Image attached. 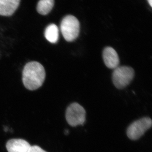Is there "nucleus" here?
Instances as JSON below:
<instances>
[{"label":"nucleus","instance_id":"nucleus-2","mask_svg":"<svg viewBox=\"0 0 152 152\" xmlns=\"http://www.w3.org/2000/svg\"><path fill=\"white\" fill-rule=\"evenodd\" d=\"M61 30L66 41L72 42L78 37L80 30V22L74 16H66L61 23Z\"/></svg>","mask_w":152,"mask_h":152},{"label":"nucleus","instance_id":"nucleus-7","mask_svg":"<svg viewBox=\"0 0 152 152\" xmlns=\"http://www.w3.org/2000/svg\"><path fill=\"white\" fill-rule=\"evenodd\" d=\"M31 147L27 141L20 139H11L6 144L8 152H28Z\"/></svg>","mask_w":152,"mask_h":152},{"label":"nucleus","instance_id":"nucleus-12","mask_svg":"<svg viewBox=\"0 0 152 152\" xmlns=\"http://www.w3.org/2000/svg\"><path fill=\"white\" fill-rule=\"evenodd\" d=\"M148 2L149 4L151 6V7H152V0H148Z\"/></svg>","mask_w":152,"mask_h":152},{"label":"nucleus","instance_id":"nucleus-13","mask_svg":"<svg viewBox=\"0 0 152 152\" xmlns=\"http://www.w3.org/2000/svg\"><path fill=\"white\" fill-rule=\"evenodd\" d=\"M65 134L67 135L68 134H69V131L68 130H66L65 131Z\"/></svg>","mask_w":152,"mask_h":152},{"label":"nucleus","instance_id":"nucleus-10","mask_svg":"<svg viewBox=\"0 0 152 152\" xmlns=\"http://www.w3.org/2000/svg\"><path fill=\"white\" fill-rule=\"evenodd\" d=\"M54 5V0H40L37 6V11L41 15H45L51 11Z\"/></svg>","mask_w":152,"mask_h":152},{"label":"nucleus","instance_id":"nucleus-3","mask_svg":"<svg viewBox=\"0 0 152 152\" xmlns=\"http://www.w3.org/2000/svg\"><path fill=\"white\" fill-rule=\"evenodd\" d=\"M152 126L151 119L149 117H143L133 122L129 125L127 129V135L132 140H137L151 129Z\"/></svg>","mask_w":152,"mask_h":152},{"label":"nucleus","instance_id":"nucleus-8","mask_svg":"<svg viewBox=\"0 0 152 152\" xmlns=\"http://www.w3.org/2000/svg\"><path fill=\"white\" fill-rule=\"evenodd\" d=\"M20 0H0V15L10 16L15 13Z\"/></svg>","mask_w":152,"mask_h":152},{"label":"nucleus","instance_id":"nucleus-1","mask_svg":"<svg viewBox=\"0 0 152 152\" xmlns=\"http://www.w3.org/2000/svg\"><path fill=\"white\" fill-rule=\"evenodd\" d=\"M44 67L37 62L28 63L23 72V82L28 89L33 91L39 88L43 83L45 78Z\"/></svg>","mask_w":152,"mask_h":152},{"label":"nucleus","instance_id":"nucleus-6","mask_svg":"<svg viewBox=\"0 0 152 152\" xmlns=\"http://www.w3.org/2000/svg\"><path fill=\"white\" fill-rule=\"evenodd\" d=\"M105 64L110 69H115L119 64V58L116 51L111 47H107L103 53Z\"/></svg>","mask_w":152,"mask_h":152},{"label":"nucleus","instance_id":"nucleus-5","mask_svg":"<svg viewBox=\"0 0 152 152\" xmlns=\"http://www.w3.org/2000/svg\"><path fill=\"white\" fill-rule=\"evenodd\" d=\"M66 118L71 126L83 125L86 122V110L77 103H73L66 110Z\"/></svg>","mask_w":152,"mask_h":152},{"label":"nucleus","instance_id":"nucleus-11","mask_svg":"<svg viewBox=\"0 0 152 152\" xmlns=\"http://www.w3.org/2000/svg\"><path fill=\"white\" fill-rule=\"evenodd\" d=\"M28 152H47L37 145L31 146Z\"/></svg>","mask_w":152,"mask_h":152},{"label":"nucleus","instance_id":"nucleus-9","mask_svg":"<svg viewBox=\"0 0 152 152\" xmlns=\"http://www.w3.org/2000/svg\"><path fill=\"white\" fill-rule=\"evenodd\" d=\"M45 36L47 40L52 43H56L58 39V28L56 25L52 24L47 27L45 31Z\"/></svg>","mask_w":152,"mask_h":152},{"label":"nucleus","instance_id":"nucleus-4","mask_svg":"<svg viewBox=\"0 0 152 152\" xmlns=\"http://www.w3.org/2000/svg\"><path fill=\"white\" fill-rule=\"evenodd\" d=\"M134 71L132 67L122 66H118L113 74V81L117 88L121 89L127 86L133 80Z\"/></svg>","mask_w":152,"mask_h":152}]
</instances>
